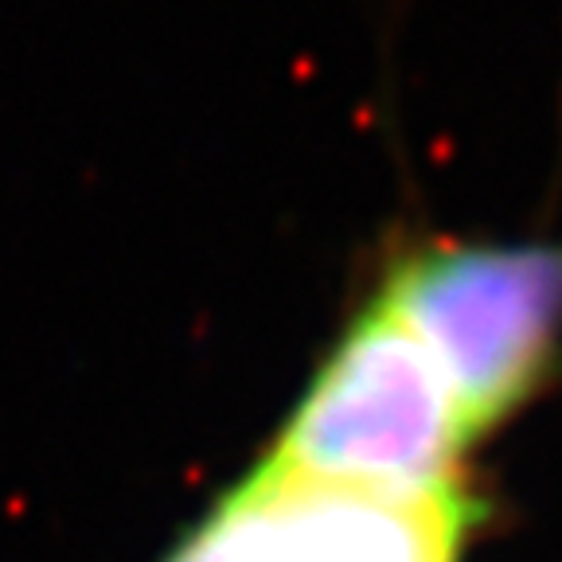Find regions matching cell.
<instances>
[{
	"label": "cell",
	"mask_w": 562,
	"mask_h": 562,
	"mask_svg": "<svg viewBox=\"0 0 562 562\" xmlns=\"http://www.w3.org/2000/svg\"><path fill=\"white\" fill-rule=\"evenodd\" d=\"M473 441L434 356L371 290L262 461L308 481L422 496L465 488L461 469Z\"/></svg>",
	"instance_id": "cell-1"
},
{
	"label": "cell",
	"mask_w": 562,
	"mask_h": 562,
	"mask_svg": "<svg viewBox=\"0 0 562 562\" xmlns=\"http://www.w3.org/2000/svg\"><path fill=\"white\" fill-rule=\"evenodd\" d=\"M473 492H371L258 461L203 516L220 562H461Z\"/></svg>",
	"instance_id": "cell-3"
},
{
	"label": "cell",
	"mask_w": 562,
	"mask_h": 562,
	"mask_svg": "<svg viewBox=\"0 0 562 562\" xmlns=\"http://www.w3.org/2000/svg\"><path fill=\"white\" fill-rule=\"evenodd\" d=\"M375 293L430 351L473 438L524 411L562 360V243H406Z\"/></svg>",
	"instance_id": "cell-2"
},
{
	"label": "cell",
	"mask_w": 562,
	"mask_h": 562,
	"mask_svg": "<svg viewBox=\"0 0 562 562\" xmlns=\"http://www.w3.org/2000/svg\"><path fill=\"white\" fill-rule=\"evenodd\" d=\"M165 562H220V551H215V543H211L203 519L172 547V554H168Z\"/></svg>",
	"instance_id": "cell-4"
}]
</instances>
